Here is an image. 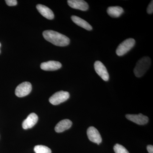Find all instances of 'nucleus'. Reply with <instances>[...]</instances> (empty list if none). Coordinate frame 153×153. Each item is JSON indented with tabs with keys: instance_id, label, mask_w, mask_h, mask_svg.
Segmentation results:
<instances>
[{
	"instance_id": "obj_1",
	"label": "nucleus",
	"mask_w": 153,
	"mask_h": 153,
	"mask_svg": "<svg viewBox=\"0 0 153 153\" xmlns=\"http://www.w3.org/2000/svg\"><path fill=\"white\" fill-rule=\"evenodd\" d=\"M45 40L55 46L65 47L70 43V39L67 36L53 30H46L43 33Z\"/></svg>"
},
{
	"instance_id": "obj_2",
	"label": "nucleus",
	"mask_w": 153,
	"mask_h": 153,
	"mask_svg": "<svg viewBox=\"0 0 153 153\" xmlns=\"http://www.w3.org/2000/svg\"><path fill=\"white\" fill-rule=\"evenodd\" d=\"M151 65V60L149 57H144L137 62L134 68L135 75L137 77L142 76L146 73Z\"/></svg>"
},
{
	"instance_id": "obj_3",
	"label": "nucleus",
	"mask_w": 153,
	"mask_h": 153,
	"mask_svg": "<svg viewBox=\"0 0 153 153\" xmlns=\"http://www.w3.org/2000/svg\"><path fill=\"white\" fill-rule=\"evenodd\" d=\"M135 41L133 38L126 39L117 47L116 49L117 55L119 56H123L129 52L134 46Z\"/></svg>"
},
{
	"instance_id": "obj_4",
	"label": "nucleus",
	"mask_w": 153,
	"mask_h": 153,
	"mask_svg": "<svg viewBox=\"0 0 153 153\" xmlns=\"http://www.w3.org/2000/svg\"><path fill=\"white\" fill-rule=\"evenodd\" d=\"M70 97V94L67 91H60L54 94L50 97L49 102L53 105H57L66 101Z\"/></svg>"
},
{
	"instance_id": "obj_5",
	"label": "nucleus",
	"mask_w": 153,
	"mask_h": 153,
	"mask_svg": "<svg viewBox=\"0 0 153 153\" xmlns=\"http://www.w3.org/2000/svg\"><path fill=\"white\" fill-rule=\"evenodd\" d=\"M32 86L30 82H25L19 84L15 91V94L19 97H24L31 92Z\"/></svg>"
},
{
	"instance_id": "obj_6",
	"label": "nucleus",
	"mask_w": 153,
	"mask_h": 153,
	"mask_svg": "<svg viewBox=\"0 0 153 153\" xmlns=\"http://www.w3.org/2000/svg\"><path fill=\"white\" fill-rule=\"evenodd\" d=\"M94 68L96 72L99 76L104 80V81H108L109 78V74L108 72L106 67L100 61H95L94 64Z\"/></svg>"
},
{
	"instance_id": "obj_7",
	"label": "nucleus",
	"mask_w": 153,
	"mask_h": 153,
	"mask_svg": "<svg viewBox=\"0 0 153 153\" xmlns=\"http://www.w3.org/2000/svg\"><path fill=\"white\" fill-rule=\"evenodd\" d=\"M87 134L91 141L99 145L102 139L99 132L94 127H90L87 131Z\"/></svg>"
},
{
	"instance_id": "obj_8",
	"label": "nucleus",
	"mask_w": 153,
	"mask_h": 153,
	"mask_svg": "<svg viewBox=\"0 0 153 153\" xmlns=\"http://www.w3.org/2000/svg\"><path fill=\"white\" fill-rule=\"evenodd\" d=\"M126 117L128 120L140 125H143L148 123L149 118L142 114H126Z\"/></svg>"
},
{
	"instance_id": "obj_9",
	"label": "nucleus",
	"mask_w": 153,
	"mask_h": 153,
	"mask_svg": "<svg viewBox=\"0 0 153 153\" xmlns=\"http://www.w3.org/2000/svg\"><path fill=\"white\" fill-rule=\"evenodd\" d=\"M68 6L72 8L77 9L81 11H86L89 6L88 3L83 0H68Z\"/></svg>"
},
{
	"instance_id": "obj_10",
	"label": "nucleus",
	"mask_w": 153,
	"mask_h": 153,
	"mask_svg": "<svg viewBox=\"0 0 153 153\" xmlns=\"http://www.w3.org/2000/svg\"><path fill=\"white\" fill-rule=\"evenodd\" d=\"M62 67V64L58 61L50 60L41 63V68L44 71H55L60 69Z\"/></svg>"
},
{
	"instance_id": "obj_11",
	"label": "nucleus",
	"mask_w": 153,
	"mask_h": 153,
	"mask_svg": "<svg viewBox=\"0 0 153 153\" xmlns=\"http://www.w3.org/2000/svg\"><path fill=\"white\" fill-rule=\"evenodd\" d=\"M38 120V116L36 114L34 113L30 114L22 123L23 128L27 129L32 128L37 123Z\"/></svg>"
},
{
	"instance_id": "obj_12",
	"label": "nucleus",
	"mask_w": 153,
	"mask_h": 153,
	"mask_svg": "<svg viewBox=\"0 0 153 153\" xmlns=\"http://www.w3.org/2000/svg\"><path fill=\"white\" fill-rule=\"evenodd\" d=\"M36 8L41 15L46 19L49 20L54 19V14L53 12L48 7L44 5L38 4L36 6Z\"/></svg>"
},
{
	"instance_id": "obj_13",
	"label": "nucleus",
	"mask_w": 153,
	"mask_h": 153,
	"mask_svg": "<svg viewBox=\"0 0 153 153\" xmlns=\"http://www.w3.org/2000/svg\"><path fill=\"white\" fill-rule=\"evenodd\" d=\"M72 123L68 119H65L60 121L55 127V131L57 133L63 132L71 128Z\"/></svg>"
},
{
	"instance_id": "obj_14",
	"label": "nucleus",
	"mask_w": 153,
	"mask_h": 153,
	"mask_svg": "<svg viewBox=\"0 0 153 153\" xmlns=\"http://www.w3.org/2000/svg\"><path fill=\"white\" fill-rule=\"evenodd\" d=\"M71 20L76 25L79 27L84 28L85 30L90 31L92 30V27L85 20L75 16H72L71 17Z\"/></svg>"
},
{
	"instance_id": "obj_15",
	"label": "nucleus",
	"mask_w": 153,
	"mask_h": 153,
	"mask_svg": "<svg viewBox=\"0 0 153 153\" xmlns=\"http://www.w3.org/2000/svg\"><path fill=\"white\" fill-rule=\"evenodd\" d=\"M107 13L112 18H118L124 13V10L121 7L119 6L110 7L107 10Z\"/></svg>"
},
{
	"instance_id": "obj_16",
	"label": "nucleus",
	"mask_w": 153,
	"mask_h": 153,
	"mask_svg": "<svg viewBox=\"0 0 153 153\" xmlns=\"http://www.w3.org/2000/svg\"><path fill=\"white\" fill-rule=\"evenodd\" d=\"M34 151L36 153H52L51 150L46 146L38 145L34 148Z\"/></svg>"
},
{
	"instance_id": "obj_17",
	"label": "nucleus",
	"mask_w": 153,
	"mask_h": 153,
	"mask_svg": "<svg viewBox=\"0 0 153 153\" xmlns=\"http://www.w3.org/2000/svg\"><path fill=\"white\" fill-rule=\"evenodd\" d=\"M114 150L115 153H129L124 147L119 144H116L114 147Z\"/></svg>"
},
{
	"instance_id": "obj_18",
	"label": "nucleus",
	"mask_w": 153,
	"mask_h": 153,
	"mask_svg": "<svg viewBox=\"0 0 153 153\" xmlns=\"http://www.w3.org/2000/svg\"><path fill=\"white\" fill-rule=\"evenodd\" d=\"M147 12L148 14H152L153 13V1H152L149 4L148 6Z\"/></svg>"
},
{
	"instance_id": "obj_19",
	"label": "nucleus",
	"mask_w": 153,
	"mask_h": 153,
	"mask_svg": "<svg viewBox=\"0 0 153 153\" xmlns=\"http://www.w3.org/2000/svg\"><path fill=\"white\" fill-rule=\"evenodd\" d=\"M5 2L9 6H15L17 4L16 0H6Z\"/></svg>"
},
{
	"instance_id": "obj_20",
	"label": "nucleus",
	"mask_w": 153,
	"mask_h": 153,
	"mask_svg": "<svg viewBox=\"0 0 153 153\" xmlns=\"http://www.w3.org/2000/svg\"><path fill=\"white\" fill-rule=\"evenodd\" d=\"M147 149L149 153H153V146L152 145H148Z\"/></svg>"
},
{
	"instance_id": "obj_21",
	"label": "nucleus",
	"mask_w": 153,
	"mask_h": 153,
	"mask_svg": "<svg viewBox=\"0 0 153 153\" xmlns=\"http://www.w3.org/2000/svg\"><path fill=\"white\" fill-rule=\"evenodd\" d=\"M1 47V43H0V47ZM0 53H1V50H0Z\"/></svg>"
}]
</instances>
